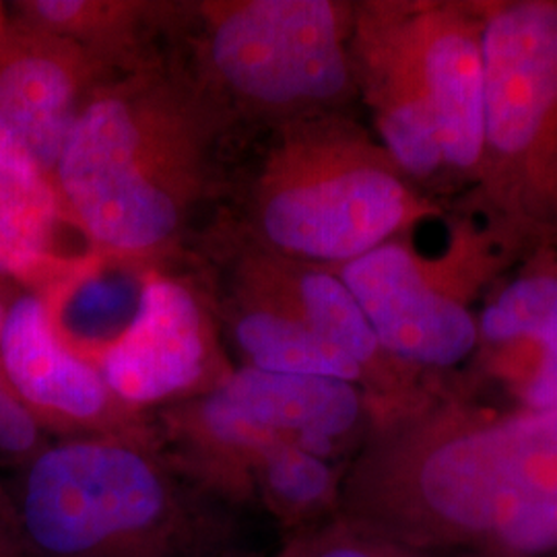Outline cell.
Wrapping results in <instances>:
<instances>
[{"label": "cell", "instance_id": "7a4b0ae2", "mask_svg": "<svg viewBox=\"0 0 557 557\" xmlns=\"http://www.w3.org/2000/svg\"><path fill=\"white\" fill-rule=\"evenodd\" d=\"M213 110L156 75L94 87L52 184L98 248L145 259L172 246L207 188Z\"/></svg>", "mask_w": 557, "mask_h": 557}, {"label": "cell", "instance_id": "30bf717a", "mask_svg": "<svg viewBox=\"0 0 557 557\" xmlns=\"http://www.w3.org/2000/svg\"><path fill=\"white\" fill-rule=\"evenodd\" d=\"M391 358L411 368L448 370L475 356L478 314L440 285L413 244L391 239L337 269Z\"/></svg>", "mask_w": 557, "mask_h": 557}, {"label": "cell", "instance_id": "6da1fadb", "mask_svg": "<svg viewBox=\"0 0 557 557\" xmlns=\"http://www.w3.org/2000/svg\"><path fill=\"white\" fill-rule=\"evenodd\" d=\"M338 517L405 547L440 527L512 554L556 549L557 411L479 418L423 403L376 423Z\"/></svg>", "mask_w": 557, "mask_h": 557}, {"label": "cell", "instance_id": "7c38bea8", "mask_svg": "<svg viewBox=\"0 0 557 557\" xmlns=\"http://www.w3.org/2000/svg\"><path fill=\"white\" fill-rule=\"evenodd\" d=\"M475 356L506 380L520 411H557V250L527 255L478 317Z\"/></svg>", "mask_w": 557, "mask_h": 557}, {"label": "cell", "instance_id": "8fae6325", "mask_svg": "<svg viewBox=\"0 0 557 557\" xmlns=\"http://www.w3.org/2000/svg\"><path fill=\"white\" fill-rule=\"evenodd\" d=\"M0 366L11 391L44 425L89 438H122L156 446L140 413L110 393L98 368L60 338L48 304L34 294L15 299L0 331Z\"/></svg>", "mask_w": 557, "mask_h": 557}, {"label": "cell", "instance_id": "52a82bcc", "mask_svg": "<svg viewBox=\"0 0 557 557\" xmlns=\"http://www.w3.org/2000/svg\"><path fill=\"white\" fill-rule=\"evenodd\" d=\"M197 62L207 106L292 124L343 114L358 96L356 4L337 0H223L197 4Z\"/></svg>", "mask_w": 557, "mask_h": 557}, {"label": "cell", "instance_id": "8992f818", "mask_svg": "<svg viewBox=\"0 0 557 557\" xmlns=\"http://www.w3.org/2000/svg\"><path fill=\"white\" fill-rule=\"evenodd\" d=\"M473 202L522 257L557 250V0H485Z\"/></svg>", "mask_w": 557, "mask_h": 557}, {"label": "cell", "instance_id": "ba28073f", "mask_svg": "<svg viewBox=\"0 0 557 557\" xmlns=\"http://www.w3.org/2000/svg\"><path fill=\"white\" fill-rule=\"evenodd\" d=\"M374 413L349 382L236 368L209 393L163 411L170 465L197 490L230 502L242 471L278 446L341 457Z\"/></svg>", "mask_w": 557, "mask_h": 557}, {"label": "cell", "instance_id": "3957f363", "mask_svg": "<svg viewBox=\"0 0 557 557\" xmlns=\"http://www.w3.org/2000/svg\"><path fill=\"white\" fill-rule=\"evenodd\" d=\"M351 57L380 145L425 190L473 184L485 126L483 2L356 4Z\"/></svg>", "mask_w": 557, "mask_h": 557}, {"label": "cell", "instance_id": "2e32d148", "mask_svg": "<svg viewBox=\"0 0 557 557\" xmlns=\"http://www.w3.org/2000/svg\"><path fill=\"white\" fill-rule=\"evenodd\" d=\"M69 220L52 180L0 165V277L38 271Z\"/></svg>", "mask_w": 557, "mask_h": 557}, {"label": "cell", "instance_id": "5bb4252c", "mask_svg": "<svg viewBox=\"0 0 557 557\" xmlns=\"http://www.w3.org/2000/svg\"><path fill=\"white\" fill-rule=\"evenodd\" d=\"M341 492L343 473L333 460L298 446H278L242 471L230 504L259 508L292 537L337 518Z\"/></svg>", "mask_w": 557, "mask_h": 557}, {"label": "cell", "instance_id": "277c9868", "mask_svg": "<svg viewBox=\"0 0 557 557\" xmlns=\"http://www.w3.org/2000/svg\"><path fill=\"white\" fill-rule=\"evenodd\" d=\"M156 446L71 438L27 460L13 502L29 557H218L221 518Z\"/></svg>", "mask_w": 557, "mask_h": 557}, {"label": "cell", "instance_id": "5b68a950", "mask_svg": "<svg viewBox=\"0 0 557 557\" xmlns=\"http://www.w3.org/2000/svg\"><path fill=\"white\" fill-rule=\"evenodd\" d=\"M250 213L260 252L337 271L444 209L358 122L326 114L278 126Z\"/></svg>", "mask_w": 557, "mask_h": 557}, {"label": "cell", "instance_id": "ac0fdd59", "mask_svg": "<svg viewBox=\"0 0 557 557\" xmlns=\"http://www.w3.org/2000/svg\"><path fill=\"white\" fill-rule=\"evenodd\" d=\"M7 308L0 301V331ZM41 425L11 391L0 366V457L29 460L41 450Z\"/></svg>", "mask_w": 557, "mask_h": 557}, {"label": "cell", "instance_id": "e0dca14e", "mask_svg": "<svg viewBox=\"0 0 557 557\" xmlns=\"http://www.w3.org/2000/svg\"><path fill=\"white\" fill-rule=\"evenodd\" d=\"M277 557H416L411 547L372 535L337 517L287 539Z\"/></svg>", "mask_w": 557, "mask_h": 557}, {"label": "cell", "instance_id": "4fadbf2b", "mask_svg": "<svg viewBox=\"0 0 557 557\" xmlns=\"http://www.w3.org/2000/svg\"><path fill=\"white\" fill-rule=\"evenodd\" d=\"M96 57L60 36L32 40L0 59V114L52 180L60 151L91 94Z\"/></svg>", "mask_w": 557, "mask_h": 557}, {"label": "cell", "instance_id": "ffe728a7", "mask_svg": "<svg viewBox=\"0 0 557 557\" xmlns=\"http://www.w3.org/2000/svg\"><path fill=\"white\" fill-rule=\"evenodd\" d=\"M0 557H29L21 539L13 502L0 487Z\"/></svg>", "mask_w": 557, "mask_h": 557}, {"label": "cell", "instance_id": "d6986e66", "mask_svg": "<svg viewBox=\"0 0 557 557\" xmlns=\"http://www.w3.org/2000/svg\"><path fill=\"white\" fill-rule=\"evenodd\" d=\"M0 165H7V168L21 172V174H27V176L48 178L34 160V156L29 153L27 145L17 135V131L7 122L2 114H0Z\"/></svg>", "mask_w": 557, "mask_h": 557}, {"label": "cell", "instance_id": "9c48e42d", "mask_svg": "<svg viewBox=\"0 0 557 557\" xmlns=\"http://www.w3.org/2000/svg\"><path fill=\"white\" fill-rule=\"evenodd\" d=\"M79 356L135 413L200 397L232 372L195 289L163 275L145 278L133 317L114 337Z\"/></svg>", "mask_w": 557, "mask_h": 557}, {"label": "cell", "instance_id": "9a60e30c", "mask_svg": "<svg viewBox=\"0 0 557 557\" xmlns=\"http://www.w3.org/2000/svg\"><path fill=\"white\" fill-rule=\"evenodd\" d=\"M230 326L246 368L343 380L366 393V376L358 363L287 312L238 292Z\"/></svg>", "mask_w": 557, "mask_h": 557}]
</instances>
